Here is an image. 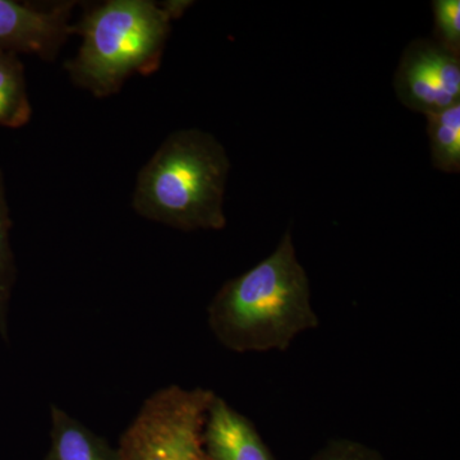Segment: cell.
<instances>
[{
	"label": "cell",
	"mask_w": 460,
	"mask_h": 460,
	"mask_svg": "<svg viewBox=\"0 0 460 460\" xmlns=\"http://www.w3.org/2000/svg\"><path fill=\"white\" fill-rule=\"evenodd\" d=\"M208 323L235 353L287 350L299 334L320 325L289 230L270 256L224 283L208 305Z\"/></svg>",
	"instance_id": "1"
},
{
	"label": "cell",
	"mask_w": 460,
	"mask_h": 460,
	"mask_svg": "<svg viewBox=\"0 0 460 460\" xmlns=\"http://www.w3.org/2000/svg\"><path fill=\"white\" fill-rule=\"evenodd\" d=\"M229 171L226 148L213 135L172 132L141 169L133 208L145 219L183 232L222 230Z\"/></svg>",
	"instance_id": "2"
},
{
	"label": "cell",
	"mask_w": 460,
	"mask_h": 460,
	"mask_svg": "<svg viewBox=\"0 0 460 460\" xmlns=\"http://www.w3.org/2000/svg\"><path fill=\"white\" fill-rule=\"evenodd\" d=\"M190 4L111 0L90 9L72 25V33L83 39L77 56L66 66L72 83L96 98H109L132 75L153 74L162 62L172 20Z\"/></svg>",
	"instance_id": "3"
},
{
	"label": "cell",
	"mask_w": 460,
	"mask_h": 460,
	"mask_svg": "<svg viewBox=\"0 0 460 460\" xmlns=\"http://www.w3.org/2000/svg\"><path fill=\"white\" fill-rule=\"evenodd\" d=\"M214 392L171 385L157 390L120 436L122 460H211L202 426Z\"/></svg>",
	"instance_id": "4"
},
{
	"label": "cell",
	"mask_w": 460,
	"mask_h": 460,
	"mask_svg": "<svg viewBox=\"0 0 460 460\" xmlns=\"http://www.w3.org/2000/svg\"><path fill=\"white\" fill-rule=\"evenodd\" d=\"M394 90L402 105L426 117L459 104L460 57L434 39H416L402 51Z\"/></svg>",
	"instance_id": "5"
},
{
	"label": "cell",
	"mask_w": 460,
	"mask_h": 460,
	"mask_svg": "<svg viewBox=\"0 0 460 460\" xmlns=\"http://www.w3.org/2000/svg\"><path fill=\"white\" fill-rule=\"evenodd\" d=\"M75 3L49 9L0 0V53L35 54L56 59L72 35L71 14Z\"/></svg>",
	"instance_id": "6"
},
{
	"label": "cell",
	"mask_w": 460,
	"mask_h": 460,
	"mask_svg": "<svg viewBox=\"0 0 460 460\" xmlns=\"http://www.w3.org/2000/svg\"><path fill=\"white\" fill-rule=\"evenodd\" d=\"M202 445L211 460H277L252 420L215 393L206 410Z\"/></svg>",
	"instance_id": "7"
},
{
	"label": "cell",
	"mask_w": 460,
	"mask_h": 460,
	"mask_svg": "<svg viewBox=\"0 0 460 460\" xmlns=\"http://www.w3.org/2000/svg\"><path fill=\"white\" fill-rule=\"evenodd\" d=\"M50 447L44 460H122L105 438L53 404L50 407Z\"/></svg>",
	"instance_id": "8"
},
{
	"label": "cell",
	"mask_w": 460,
	"mask_h": 460,
	"mask_svg": "<svg viewBox=\"0 0 460 460\" xmlns=\"http://www.w3.org/2000/svg\"><path fill=\"white\" fill-rule=\"evenodd\" d=\"M25 68L16 54L0 53V127L20 128L31 119Z\"/></svg>",
	"instance_id": "9"
},
{
	"label": "cell",
	"mask_w": 460,
	"mask_h": 460,
	"mask_svg": "<svg viewBox=\"0 0 460 460\" xmlns=\"http://www.w3.org/2000/svg\"><path fill=\"white\" fill-rule=\"evenodd\" d=\"M428 135L432 164L438 171L460 172V102L428 115Z\"/></svg>",
	"instance_id": "10"
},
{
	"label": "cell",
	"mask_w": 460,
	"mask_h": 460,
	"mask_svg": "<svg viewBox=\"0 0 460 460\" xmlns=\"http://www.w3.org/2000/svg\"><path fill=\"white\" fill-rule=\"evenodd\" d=\"M12 220L5 198L4 178L0 171V335L8 341V307L16 281V263L12 252L9 232Z\"/></svg>",
	"instance_id": "11"
},
{
	"label": "cell",
	"mask_w": 460,
	"mask_h": 460,
	"mask_svg": "<svg viewBox=\"0 0 460 460\" xmlns=\"http://www.w3.org/2000/svg\"><path fill=\"white\" fill-rule=\"evenodd\" d=\"M434 40L444 49L460 57V2L459 0H435Z\"/></svg>",
	"instance_id": "12"
},
{
	"label": "cell",
	"mask_w": 460,
	"mask_h": 460,
	"mask_svg": "<svg viewBox=\"0 0 460 460\" xmlns=\"http://www.w3.org/2000/svg\"><path fill=\"white\" fill-rule=\"evenodd\" d=\"M311 460H385L374 447L367 445L337 438L329 441Z\"/></svg>",
	"instance_id": "13"
}]
</instances>
